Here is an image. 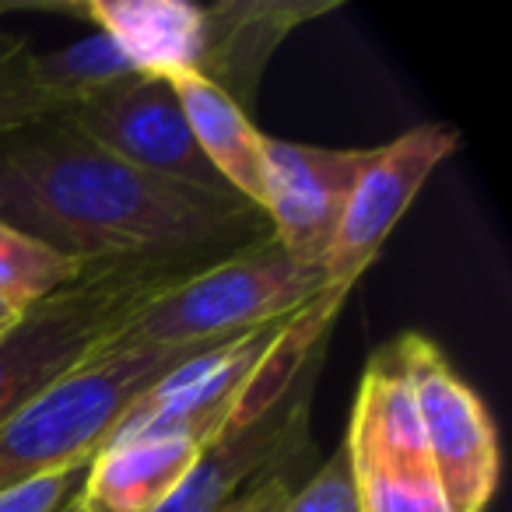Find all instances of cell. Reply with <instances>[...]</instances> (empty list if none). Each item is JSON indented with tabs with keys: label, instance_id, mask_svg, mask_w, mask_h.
<instances>
[{
	"label": "cell",
	"instance_id": "cell-19",
	"mask_svg": "<svg viewBox=\"0 0 512 512\" xmlns=\"http://www.w3.org/2000/svg\"><path fill=\"white\" fill-rule=\"evenodd\" d=\"M85 470L88 463L85 467L53 470V474H43L36 481H25L8 491H0V512H60L81 491Z\"/></svg>",
	"mask_w": 512,
	"mask_h": 512
},
{
	"label": "cell",
	"instance_id": "cell-10",
	"mask_svg": "<svg viewBox=\"0 0 512 512\" xmlns=\"http://www.w3.org/2000/svg\"><path fill=\"white\" fill-rule=\"evenodd\" d=\"M337 0H218L200 4L190 74L211 81L239 109H253L260 78L299 25L327 15Z\"/></svg>",
	"mask_w": 512,
	"mask_h": 512
},
{
	"label": "cell",
	"instance_id": "cell-2",
	"mask_svg": "<svg viewBox=\"0 0 512 512\" xmlns=\"http://www.w3.org/2000/svg\"><path fill=\"white\" fill-rule=\"evenodd\" d=\"M344 299L348 288H327L281 327L239 404L200 442L190 474L158 512H221L267 477L306 467L316 449V383Z\"/></svg>",
	"mask_w": 512,
	"mask_h": 512
},
{
	"label": "cell",
	"instance_id": "cell-1",
	"mask_svg": "<svg viewBox=\"0 0 512 512\" xmlns=\"http://www.w3.org/2000/svg\"><path fill=\"white\" fill-rule=\"evenodd\" d=\"M0 225L78 264H211L271 232L235 193L169 183L109 155L64 116L0 137Z\"/></svg>",
	"mask_w": 512,
	"mask_h": 512
},
{
	"label": "cell",
	"instance_id": "cell-8",
	"mask_svg": "<svg viewBox=\"0 0 512 512\" xmlns=\"http://www.w3.org/2000/svg\"><path fill=\"white\" fill-rule=\"evenodd\" d=\"M379 148H316L264 134V218L285 253L320 267Z\"/></svg>",
	"mask_w": 512,
	"mask_h": 512
},
{
	"label": "cell",
	"instance_id": "cell-20",
	"mask_svg": "<svg viewBox=\"0 0 512 512\" xmlns=\"http://www.w3.org/2000/svg\"><path fill=\"white\" fill-rule=\"evenodd\" d=\"M22 316H25V306H18V302H11L8 295H0V337L8 334V330H15Z\"/></svg>",
	"mask_w": 512,
	"mask_h": 512
},
{
	"label": "cell",
	"instance_id": "cell-6",
	"mask_svg": "<svg viewBox=\"0 0 512 512\" xmlns=\"http://www.w3.org/2000/svg\"><path fill=\"white\" fill-rule=\"evenodd\" d=\"M390 351L411 383L428 463L446 505L453 512H484L502 477L498 432L484 400L425 334L393 337Z\"/></svg>",
	"mask_w": 512,
	"mask_h": 512
},
{
	"label": "cell",
	"instance_id": "cell-16",
	"mask_svg": "<svg viewBox=\"0 0 512 512\" xmlns=\"http://www.w3.org/2000/svg\"><path fill=\"white\" fill-rule=\"evenodd\" d=\"M88 267L57 253L46 242L0 225V295H8L18 306H36L53 292L74 285Z\"/></svg>",
	"mask_w": 512,
	"mask_h": 512
},
{
	"label": "cell",
	"instance_id": "cell-22",
	"mask_svg": "<svg viewBox=\"0 0 512 512\" xmlns=\"http://www.w3.org/2000/svg\"><path fill=\"white\" fill-rule=\"evenodd\" d=\"M74 498H78V495H74ZM60 512H81V509H78V505L71 502V505H64V509H60Z\"/></svg>",
	"mask_w": 512,
	"mask_h": 512
},
{
	"label": "cell",
	"instance_id": "cell-7",
	"mask_svg": "<svg viewBox=\"0 0 512 512\" xmlns=\"http://www.w3.org/2000/svg\"><path fill=\"white\" fill-rule=\"evenodd\" d=\"M60 116L134 169L193 190L235 193L197 148L176 92L158 74H134Z\"/></svg>",
	"mask_w": 512,
	"mask_h": 512
},
{
	"label": "cell",
	"instance_id": "cell-13",
	"mask_svg": "<svg viewBox=\"0 0 512 512\" xmlns=\"http://www.w3.org/2000/svg\"><path fill=\"white\" fill-rule=\"evenodd\" d=\"M193 141L204 151L211 169L239 193L246 204L264 211V134L253 127L246 109H239L221 88L197 74H169Z\"/></svg>",
	"mask_w": 512,
	"mask_h": 512
},
{
	"label": "cell",
	"instance_id": "cell-15",
	"mask_svg": "<svg viewBox=\"0 0 512 512\" xmlns=\"http://www.w3.org/2000/svg\"><path fill=\"white\" fill-rule=\"evenodd\" d=\"M221 512H358L348 449L341 442V449L309 474L295 470L267 477Z\"/></svg>",
	"mask_w": 512,
	"mask_h": 512
},
{
	"label": "cell",
	"instance_id": "cell-5",
	"mask_svg": "<svg viewBox=\"0 0 512 512\" xmlns=\"http://www.w3.org/2000/svg\"><path fill=\"white\" fill-rule=\"evenodd\" d=\"M211 348L218 344L134 348L92 358L74 369L0 425V491L36 481L53 470L92 463V456L113 435L116 421L144 393Z\"/></svg>",
	"mask_w": 512,
	"mask_h": 512
},
{
	"label": "cell",
	"instance_id": "cell-3",
	"mask_svg": "<svg viewBox=\"0 0 512 512\" xmlns=\"http://www.w3.org/2000/svg\"><path fill=\"white\" fill-rule=\"evenodd\" d=\"M327 292L320 267H309L281 249L271 232L214 264L193 271L155 302L130 316L102 341L92 358L134 348L221 344L249 330L271 327Z\"/></svg>",
	"mask_w": 512,
	"mask_h": 512
},
{
	"label": "cell",
	"instance_id": "cell-12",
	"mask_svg": "<svg viewBox=\"0 0 512 512\" xmlns=\"http://www.w3.org/2000/svg\"><path fill=\"white\" fill-rule=\"evenodd\" d=\"M200 442L186 435L109 439L92 456L74 498L81 512H158L190 474Z\"/></svg>",
	"mask_w": 512,
	"mask_h": 512
},
{
	"label": "cell",
	"instance_id": "cell-14",
	"mask_svg": "<svg viewBox=\"0 0 512 512\" xmlns=\"http://www.w3.org/2000/svg\"><path fill=\"white\" fill-rule=\"evenodd\" d=\"M134 74L141 71L130 64L127 53L106 32H92V36L78 39L64 50L36 53V78L43 92L57 102L60 113L81 106L92 95L106 92V88L120 85Z\"/></svg>",
	"mask_w": 512,
	"mask_h": 512
},
{
	"label": "cell",
	"instance_id": "cell-9",
	"mask_svg": "<svg viewBox=\"0 0 512 512\" xmlns=\"http://www.w3.org/2000/svg\"><path fill=\"white\" fill-rule=\"evenodd\" d=\"M456 148H460V130L446 123H418L379 148L376 162L358 179L337 225L334 246L323 260L327 288H348V292L355 288V281L376 264L386 235L407 214L435 165L446 162Z\"/></svg>",
	"mask_w": 512,
	"mask_h": 512
},
{
	"label": "cell",
	"instance_id": "cell-11",
	"mask_svg": "<svg viewBox=\"0 0 512 512\" xmlns=\"http://www.w3.org/2000/svg\"><path fill=\"white\" fill-rule=\"evenodd\" d=\"M344 449L355 474L376 470L400 477H435L411 383L393 358L390 344H383L365 365Z\"/></svg>",
	"mask_w": 512,
	"mask_h": 512
},
{
	"label": "cell",
	"instance_id": "cell-17",
	"mask_svg": "<svg viewBox=\"0 0 512 512\" xmlns=\"http://www.w3.org/2000/svg\"><path fill=\"white\" fill-rule=\"evenodd\" d=\"M50 116H60V109L36 78V50L0 32V137Z\"/></svg>",
	"mask_w": 512,
	"mask_h": 512
},
{
	"label": "cell",
	"instance_id": "cell-18",
	"mask_svg": "<svg viewBox=\"0 0 512 512\" xmlns=\"http://www.w3.org/2000/svg\"><path fill=\"white\" fill-rule=\"evenodd\" d=\"M355 502L358 512H453L435 477H400L376 470L355 474Z\"/></svg>",
	"mask_w": 512,
	"mask_h": 512
},
{
	"label": "cell",
	"instance_id": "cell-21",
	"mask_svg": "<svg viewBox=\"0 0 512 512\" xmlns=\"http://www.w3.org/2000/svg\"><path fill=\"white\" fill-rule=\"evenodd\" d=\"M18 11H50V15H57V4H11V0H0V18L18 15Z\"/></svg>",
	"mask_w": 512,
	"mask_h": 512
},
{
	"label": "cell",
	"instance_id": "cell-4",
	"mask_svg": "<svg viewBox=\"0 0 512 512\" xmlns=\"http://www.w3.org/2000/svg\"><path fill=\"white\" fill-rule=\"evenodd\" d=\"M214 264V260H211ZM207 264L120 260L95 264L74 285L25 309L15 330L0 337V425L43 397L64 376L92 362L113 330L162 292Z\"/></svg>",
	"mask_w": 512,
	"mask_h": 512
}]
</instances>
